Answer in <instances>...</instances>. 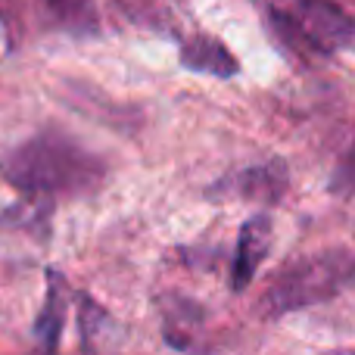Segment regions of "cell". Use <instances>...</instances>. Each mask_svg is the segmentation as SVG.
Segmentation results:
<instances>
[{"label":"cell","mask_w":355,"mask_h":355,"mask_svg":"<svg viewBox=\"0 0 355 355\" xmlns=\"http://www.w3.org/2000/svg\"><path fill=\"white\" fill-rule=\"evenodd\" d=\"M271 250V218L268 215H252L243 227H240L237 246H234V265H231V287L243 290L250 287L252 275L259 271L262 259Z\"/></svg>","instance_id":"4"},{"label":"cell","mask_w":355,"mask_h":355,"mask_svg":"<svg viewBox=\"0 0 355 355\" xmlns=\"http://www.w3.org/2000/svg\"><path fill=\"white\" fill-rule=\"evenodd\" d=\"M0 175L25 196L53 200L94 190L103 181V162L81 144L56 131H44L10 150L0 162Z\"/></svg>","instance_id":"1"},{"label":"cell","mask_w":355,"mask_h":355,"mask_svg":"<svg viewBox=\"0 0 355 355\" xmlns=\"http://www.w3.org/2000/svg\"><path fill=\"white\" fill-rule=\"evenodd\" d=\"M340 181H349V184H355V150L349 153V159H346L343 172H340Z\"/></svg>","instance_id":"9"},{"label":"cell","mask_w":355,"mask_h":355,"mask_svg":"<svg viewBox=\"0 0 355 355\" xmlns=\"http://www.w3.org/2000/svg\"><path fill=\"white\" fill-rule=\"evenodd\" d=\"M227 190L237 196H246V200L256 202H275L277 196L287 187V172H284L277 162H268V166H252L246 172L227 178Z\"/></svg>","instance_id":"5"},{"label":"cell","mask_w":355,"mask_h":355,"mask_svg":"<svg viewBox=\"0 0 355 355\" xmlns=\"http://www.w3.org/2000/svg\"><path fill=\"white\" fill-rule=\"evenodd\" d=\"M352 275H355V250H334V252H321V256H309L277 275L275 287L268 290V306L271 312L302 309L315 300L331 296Z\"/></svg>","instance_id":"2"},{"label":"cell","mask_w":355,"mask_h":355,"mask_svg":"<svg viewBox=\"0 0 355 355\" xmlns=\"http://www.w3.org/2000/svg\"><path fill=\"white\" fill-rule=\"evenodd\" d=\"M181 62L193 72L215 75V78H231L237 72V60L215 37H190L181 47Z\"/></svg>","instance_id":"7"},{"label":"cell","mask_w":355,"mask_h":355,"mask_svg":"<svg viewBox=\"0 0 355 355\" xmlns=\"http://www.w3.org/2000/svg\"><path fill=\"white\" fill-rule=\"evenodd\" d=\"M66 309H69V293L66 284L56 271H50V287H47V300H44L41 318L35 324V340L41 349H56L66 327Z\"/></svg>","instance_id":"6"},{"label":"cell","mask_w":355,"mask_h":355,"mask_svg":"<svg viewBox=\"0 0 355 355\" xmlns=\"http://www.w3.org/2000/svg\"><path fill=\"white\" fill-rule=\"evenodd\" d=\"M275 12L287 37L318 53H337L355 37V19L334 0H277Z\"/></svg>","instance_id":"3"},{"label":"cell","mask_w":355,"mask_h":355,"mask_svg":"<svg viewBox=\"0 0 355 355\" xmlns=\"http://www.w3.org/2000/svg\"><path fill=\"white\" fill-rule=\"evenodd\" d=\"M50 3H53V12L69 25V28L87 31V28H94V25H97L91 0H50Z\"/></svg>","instance_id":"8"}]
</instances>
